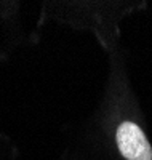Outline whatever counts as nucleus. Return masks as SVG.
<instances>
[{
  "label": "nucleus",
  "instance_id": "nucleus-1",
  "mask_svg": "<svg viewBox=\"0 0 152 160\" xmlns=\"http://www.w3.org/2000/svg\"><path fill=\"white\" fill-rule=\"evenodd\" d=\"M117 148L127 160H152V148L144 131L134 122H122L115 131Z\"/></svg>",
  "mask_w": 152,
  "mask_h": 160
}]
</instances>
